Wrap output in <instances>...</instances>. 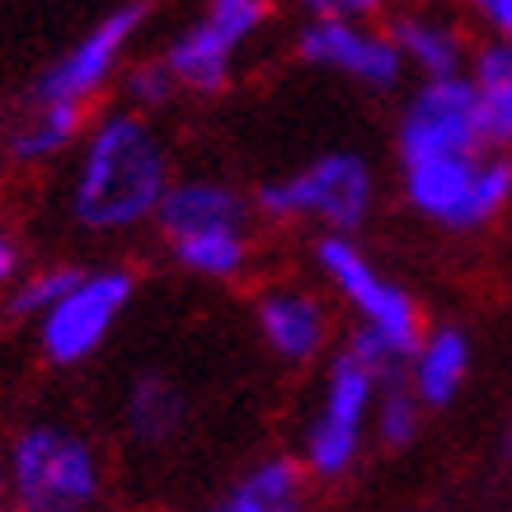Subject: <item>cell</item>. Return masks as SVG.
<instances>
[{
    "label": "cell",
    "instance_id": "1",
    "mask_svg": "<svg viewBox=\"0 0 512 512\" xmlns=\"http://www.w3.org/2000/svg\"><path fill=\"white\" fill-rule=\"evenodd\" d=\"M170 151L151 113H99L76 146V170L66 193V217L85 235H132L156 226V207L170 188Z\"/></svg>",
    "mask_w": 512,
    "mask_h": 512
},
{
    "label": "cell",
    "instance_id": "2",
    "mask_svg": "<svg viewBox=\"0 0 512 512\" xmlns=\"http://www.w3.org/2000/svg\"><path fill=\"white\" fill-rule=\"evenodd\" d=\"M315 264H320L329 287L339 292L348 315H353V348L372 357L386 376H400L409 353L423 339L419 301L372 264V254L357 245V235L320 231Z\"/></svg>",
    "mask_w": 512,
    "mask_h": 512
},
{
    "label": "cell",
    "instance_id": "3",
    "mask_svg": "<svg viewBox=\"0 0 512 512\" xmlns=\"http://www.w3.org/2000/svg\"><path fill=\"white\" fill-rule=\"evenodd\" d=\"M376 198H381V184H376L372 160L353 146H334V151H320L315 160L278 174V179H264L249 202L273 226L311 221L320 231L357 235L372 221Z\"/></svg>",
    "mask_w": 512,
    "mask_h": 512
},
{
    "label": "cell",
    "instance_id": "4",
    "mask_svg": "<svg viewBox=\"0 0 512 512\" xmlns=\"http://www.w3.org/2000/svg\"><path fill=\"white\" fill-rule=\"evenodd\" d=\"M400 198L442 231H484L512 202V151L480 146L451 156L400 160Z\"/></svg>",
    "mask_w": 512,
    "mask_h": 512
},
{
    "label": "cell",
    "instance_id": "5",
    "mask_svg": "<svg viewBox=\"0 0 512 512\" xmlns=\"http://www.w3.org/2000/svg\"><path fill=\"white\" fill-rule=\"evenodd\" d=\"M5 494L33 512H90L104 494V461L76 428L29 423L5 442Z\"/></svg>",
    "mask_w": 512,
    "mask_h": 512
},
{
    "label": "cell",
    "instance_id": "6",
    "mask_svg": "<svg viewBox=\"0 0 512 512\" xmlns=\"http://www.w3.org/2000/svg\"><path fill=\"white\" fill-rule=\"evenodd\" d=\"M381 381H386V372L367 353H357L353 343H343L339 353L329 357L325 386L315 395L311 423H306L301 451H296L311 480L334 484L362 461Z\"/></svg>",
    "mask_w": 512,
    "mask_h": 512
},
{
    "label": "cell",
    "instance_id": "7",
    "mask_svg": "<svg viewBox=\"0 0 512 512\" xmlns=\"http://www.w3.org/2000/svg\"><path fill=\"white\" fill-rule=\"evenodd\" d=\"M273 24V0H202L198 19L160 52L179 90L212 99L235 80L240 52Z\"/></svg>",
    "mask_w": 512,
    "mask_h": 512
},
{
    "label": "cell",
    "instance_id": "8",
    "mask_svg": "<svg viewBox=\"0 0 512 512\" xmlns=\"http://www.w3.org/2000/svg\"><path fill=\"white\" fill-rule=\"evenodd\" d=\"M132 296H137V273L132 268H80V278L66 287L62 301L38 315L43 357L52 367H85L113 339V329L123 325Z\"/></svg>",
    "mask_w": 512,
    "mask_h": 512
},
{
    "label": "cell",
    "instance_id": "9",
    "mask_svg": "<svg viewBox=\"0 0 512 512\" xmlns=\"http://www.w3.org/2000/svg\"><path fill=\"white\" fill-rule=\"evenodd\" d=\"M146 19H151V0H123V5H113L99 24H90L76 43L66 47V52H57V57L33 76L29 99L90 109L94 99L123 76L127 52L137 43V33L146 29Z\"/></svg>",
    "mask_w": 512,
    "mask_h": 512
},
{
    "label": "cell",
    "instance_id": "10",
    "mask_svg": "<svg viewBox=\"0 0 512 512\" xmlns=\"http://www.w3.org/2000/svg\"><path fill=\"white\" fill-rule=\"evenodd\" d=\"M489 146L480 127V94L470 76L419 80L404 94L395 118V160L451 156V151H480Z\"/></svg>",
    "mask_w": 512,
    "mask_h": 512
},
{
    "label": "cell",
    "instance_id": "11",
    "mask_svg": "<svg viewBox=\"0 0 512 512\" xmlns=\"http://www.w3.org/2000/svg\"><path fill=\"white\" fill-rule=\"evenodd\" d=\"M296 57L372 94L400 90L409 76L390 29H381L376 19H306L296 33Z\"/></svg>",
    "mask_w": 512,
    "mask_h": 512
},
{
    "label": "cell",
    "instance_id": "12",
    "mask_svg": "<svg viewBox=\"0 0 512 512\" xmlns=\"http://www.w3.org/2000/svg\"><path fill=\"white\" fill-rule=\"evenodd\" d=\"M254 329L282 367H311L329 353V306L320 292L296 287V282H273L254 296Z\"/></svg>",
    "mask_w": 512,
    "mask_h": 512
},
{
    "label": "cell",
    "instance_id": "13",
    "mask_svg": "<svg viewBox=\"0 0 512 512\" xmlns=\"http://www.w3.org/2000/svg\"><path fill=\"white\" fill-rule=\"evenodd\" d=\"M390 38L400 47L404 66L419 80H442V76H466L470 66V43L466 24L447 10H433V5H409V10H395L390 15Z\"/></svg>",
    "mask_w": 512,
    "mask_h": 512
},
{
    "label": "cell",
    "instance_id": "14",
    "mask_svg": "<svg viewBox=\"0 0 512 512\" xmlns=\"http://www.w3.org/2000/svg\"><path fill=\"white\" fill-rule=\"evenodd\" d=\"M249 212H254V202H249L231 179L184 174V179H170L165 198H160L156 231L170 240V235L202 231V226H235V221H249Z\"/></svg>",
    "mask_w": 512,
    "mask_h": 512
},
{
    "label": "cell",
    "instance_id": "15",
    "mask_svg": "<svg viewBox=\"0 0 512 512\" xmlns=\"http://www.w3.org/2000/svg\"><path fill=\"white\" fill-rule=\"evenodd\" d=\"M470 334L461 325L423 329L419 348L404 362V381L423 400V409H447L470 381Z\"/></svg>",
    "mask_w": 512,
    "mask_h": 512
},
{
    "label": "cell",
    "instance_id": "16",
    "mask_svg": "<svg viewBox=\"0 0 512 512\" xmlns=\"http://www.w3.org/2000/svg\"><path fill=\"white\" fill-rule=\"evenodd\" d=\"M306 466L301 456L273 451L264 461H254L245 475H235L202 512H306Z\"/></svg>",
    "mask_w": 512,
    "mask_h": 512
},
{
    "label": "cell",
    "instance_id": "17",
    "mask_svg": "<svg viewBox=\"0 0 512 512\" xmlns=\"http://www.w3.org/2000/svg\"><path fill=\"white\" fill-rule=\"evenodd\" d=\"M123 423L141 447H170L188 423V395L170 372H137L123 395Z\"/></svg>",
    "mask_w": 512,
    "mask_h": 512
},
{
    "label": "cell",
    "instance_id": "18",
    "mask_svg": "<svg viewBox=\"0 0 512 512\" xmlns=\"http://www.w3.org/2000/svg\"><path fill=\"white\" fill-rule=\"evenodd\" d=\"M170 259L184 268L188 278L202 282H235L249 273L254 259V240H249V221L235 226H202V231L170 235Z\"/></svg>",
    "mask_w": 512,
    "mask_h": 512
},
{
    "label": "cell",
    "instance_id": "19",
    "mask_svg": "<svg viewBox=\"0 0 512 512\" xmlns=\"http://www.w3.org/2000/svg\"><path fill=\"white\" fill-rule=\"evenodd\" d=\"M80 137H85V109L80 104L29 99V113L5 137V156L15 160V165H47V160L76 151Z\"/></svg>",
    "mask_w": 512,
    "mask_h": 512
},
{
    "label": "cell",
    "instance_id": "20",
    "mask_svg": "<svg viewBox=\"0 0 512 512\" xmlns=\"http://www.w3.org/2000/svg\"><path fill=\"white\" fill-rule=\"evenodd\" d=\"M466 76L480 94L484 141L498 151H512V38H484L470 52Z\"/></svg>",
    "mask_w": 512,
    "mask_h": 512
},
{
    "label": "cell",
    "instance_id": "21",
    "mask_svg": "<svg viewBox=\"0 0 512 512\" xmlns=\"http://www.w3.org/2000/svg\"><path fill=\"white\" fill-rule=\"evenodd\" d=\"M423 428V400L409 390V381L400 376H386L381 390H376V409H372V433L386 451H404L419 442Z\"/></svg>",
    "mask_w": 512,
    "mask_h": 512
},
{
    "label": "cell",
    "instance_id": "22",
    "mask_svg": "<svg viewBox=\"0 0 512 512\" xmlns=\"http://www.w3.org/2000/svg\"><path fill=\"white\" fill-rule=\"evenodd\" d=\"M76 278H80V268H71V264H38L33 273H19V278L10 282L5 306H10V315H19V320H38L47 306L62 301L66 287Z\"/></svg>",
    "mask_w": 512,
    "mask_h": 512
},
{
    "label": "cell",
    "instance_id": "23",
    "mask_svg": "<svg viewBox=\"0 0 512 512\" xmlns=\"http://www.w3.org/2000/svg\"><path fill=\"white\" fill-rule=\"evenodd\" d=\"M118 80H123L127 109H137V113L170 109L174 94H184V90H179V80H174V71L165 66V57H151V62L123 66V76H118Z\"/></svg>",
    "mask_w": 512,
    "mask_h": 512
},
{
    "label": "cell",
    "instance_id": "24",
    "mask_svg": "<svg viewBox=\"0 0 512 512\" xmlns=\"http://www.w3.org/2000/svg\"><path fill=\"white\" fill-rule=\"evenodd\" d=\"M306 19H381L390 0H296Z\"/></svg>",
    "mask_w": 512,
    "mask_h": 512
},
{
    "label": "cell",
    "instance_id": "25",
    "mask_svg": "<svg viewBox=\"0 0 512 512\" xmlns=\"http://www.w3.org/2000/svg\"><path fill=\"white\" fill-rule=\"evenodd\" d=\"M489 38H512V0H461Z\"/></svg>",
    "mask_w": 512,
    "mask_h": 512
},
{
    "label": "cell",
    "instance_id": "26",
    "mask_svg": "<svg viewBox=\"0 0 512 512\" xmlns=\"http://www.w3.org/2000/svg\"><path fill=\"white\" fill-rule=\"evenodd\" d=\"M24 273V259H19V245L10 240V235L0 231V296L10 292V282Z\"/></svg>",
    "mask_w": 512,
    "mask_h": 512
},
{
    "label": "cell",
    "instance_id": "27",
    "mask_svg": "<svg viewBox=\"0 0 512 512\" xmlns=\"http://www.w3.org/2000/svg\"><path fill=\"white\" fill-rule=\"evenodd\" d=\"M503 451L512 456V414H508V428H503Z\"/></svg>",
    "mask_w": 512,
    "mask_h": 512
},
{
    "label": "cell",
    "instance_id": "28",
    "mask_svg": "<svg viewBox=\"0 0 512 512\" xmlns=\"http://www.w3.org/2000/svg\"><path fill=\"white\" fill-rule=\"evenodd\" d=\"M0 494H5V447H0Z\"/></svg>",
    "mask_w": 512,
    "mask_h": 512
},
{
    "label": "cell",
    "instance_id": "29",
    "mask_svg": "<svg viewBox=\"0 0 512 512\" xmlns=\"http://www.w3.org/2000/svg\"><path fill=\"white\" fill-rule=\"evenodd\" d=\"M0 512H33V508H24V503H10V508H0Z\"/></svg>",
    "mask_w": 512,
    "mask_h": 512
}]
</instances>
